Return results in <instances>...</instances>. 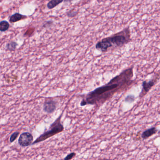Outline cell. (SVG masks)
<instances>
[{
    "label": "cell",
    "mask_w": 160,
    "mask_h": 160,
    "mask_svg": "<svg viewBox=\"0 0 160 160\" xmlns=\"http://www.w3.org/2000/svg\"><path fill=\"white\" fill-rule=\"evenodd\" d=\"M133 77V67L125 69L106 84L88 93L81 102V106L102 104L116 93L129 88L135 82Z\"/></svg>",
    "instance_id": "obj_1"
},
{
    "label": "cell",
    "mask_w": 160,
    "mask_h": 160,
    "mask_svg": "<svg viewBox=\"0 0 160 160\" xmlns=\"http://www.w3.org/2000/svg\"><path fill=\"white\" fill-rule=\"evenodd\" d=\"M131 41L129 26L111 36L103 38L97 43L96 48L102 52H106L110 48L123 47Z\"/></svg>",
    "instance_id": "obj_2"
},
{
    "label": "cell",
    "mask_w": 160,
    "mask_h": 160,
    "mask_svg": "<svg viewBox=\"0 0 160 160\" xmlns=\"http://www.w3.org/2000/svg\"><path fill=\"white\" fill-rule=\"evenodd\" d=\"M62 117V114L51 125L49 129L47 131L45 132L44 133L41 134L32 143V144H35L37 143L40 142L42 141H45L47 139L62 132L64 130V127L61 123Z\"/></svg>",
    "instance_id": "obj_3"
},
{
    "label": "cell",
    "mask_w": 160,
    "mask_h": 160,
    "mask_svg": "<svg viewBox=\"0 0 160 160\" xmlns=\"http://www.w3.org/2000/svg\"><path fill=\"white\" fill-rule=\"evenodd\" d=\"M158 79V77H157L155 78L152 79L148 82L146 81L143 82L142 84V91L139 95V97L141 98H143L151 90V88L156 84Z\"/></svg>",
    "instance_id": "obj_4"
},
{
    "label": "cell",
    "mask_w": 160,
    "mask_h": 160,
    "mask_svg": "<svg viewBox=\"0 0 160 160\" xmlns=\"http://www.w3.org/2000/svg\"><path fill=\"white\" fill-rule=\"evenodd\" d=\"M32 135L29 132H23L20 136L18 143L22 147H27L32 143Z\"/></svg>",
    "instance_id": "obj_5"
},
{
    "label": "cell",
    "mask_w": 160,
    "mask_h": 160,
    "mask_svg": "<svg viewBox=\"0 0 160 160\" xmlns=\"http://www.w3.org/2000/svg\"><path fill=\"white\" fill-rule=\"evenodd\" d=\"M57 103L53 100H48L45 102L43 106V110L48 113H52L56 110Z\"/></svg>",
    "instance_id": "obj_6"
},
{
    "label": "cell",
    "mask_w": 160,
    "mask_h": 160,
    "mask_svg": "<svg viewBox=\"0 0 160 160\" xmlns=\"http://www.w3.org/2000/svg\"><path fill=\"white\" fill-rule=\"evenodd\" d=\"M157 132H158V130L156 128L153 127V128H150L142 132V138L143 139H148L152 136V135L156 134Z\"/></svg>",
    "instance_id": "obj_7"
},
{
    "label": "cell",
    "mask_w": 160,
    "mask_h": 160,
    "mask_svg": "<svg viewBox=\"0 0 160 160\" xmlns=\"http://www.w3.org/2000/svg\"><path fill=\"white\" fill-rule=\"evenodd\" d=\"M64 1V0H51L47 4V7L49 9H52L61 3L62 2Z\"/></svg>",
    "instance_id": "obj_8"
},
{
    "label": "cell",
    "mask_w": 160,
    "mask_h": 160,
    "mask_svg": "<svg viewBox=\"0 0 160 160\" xmlns=\"http://www.w3.org/2000/svg\"><path fill=\"white\" fill-rule=\"evenodd\" d=\"M23 17L25 18V17L22 16L19 13H16V14H14L10 17L9 21L11 22H16L18 21L21 20Z\"/></svg>",
    "instance_id": "obj_9"
},
{
    "label": "cell",
    "mask_w": 160,
    "mask_h": 160,
    "mask_svg": "<svg viewBox=\"0 0 160 160\" xmlns=\"http://www.w3.org/2000/svg\"><path fill=\"white\" fill-rule=\"evenodd\" d=\"M9 24L8 22L6 21H3L0 22V31L1 32H5L7 31L9 28Z\"/></svg>",
    "instance_id": "obj_10"
},
{
    "label": "cell",
    "mask_w": 160,
    "mask_h": 160,
    "mask_svg": "<svg viewBox=\"0 0 160 160\" xmlns=\"http://www.w3.org/2000/svg\"><path fill=\"white\" fill-rule=\"evenodd\" d=\"M78 14V11L76 9H73L68 11L67 13V16L69 18H74Z\"/></svg>",
    "instance_id": "obj_11"
},
{
    "label": "cell",
    "mask_w": 160,
    "mask_h": 160,
    "mask_svg": "<svg viewBox=\"0 0 160 160\" xmlns=\"http://www.w3.org/2000/svg\"><path fill=\"white\" fill-rule=\"evenodd\" d=\"M19 133L18 132H15L12 134L10 138V142H14V141L17 139V137L18 136Z\"/></svg>",
    "instance_id": "obj_12"
},
{
    "label": "cell",
    "mask_w": 160,
    "mask_h": 160,
    "mask_svg": "<svg viewBox=\"0 0 160 160\" xmlns=\"http://www.w3.org/2000/svg\"><path fill=\"white\" fill-rule=\"evenodd\" d=\"M76 156V154L74 152L73 153H70V154H68L65 158L64 160H70L72 159L73 158H74L75 156Z\"/></svg>",
    "instance_id": "obj_13"
},
{
    "label": "cell",
    "mask_w": 160,
    "mask_h": 160,
    "mask_svg": "<svg viewBox=\"0 0 160 160\" xmlns=\"http://www.w3.org/2000/svg\"><path fill=\"white\" fill-rule=\"evenodd\" d=\"M131 100V101L133 102L134 100V97L133 96H129L128 97H127V98H126V99H125V101L126 102H130V100Z\"/></svg>",
    "instance_id": "obj_14"
},
{
    "label": "cell",
    "mask_w": 160,
    "mask_h": 160,
    "mask_svg": "<svg viewBox=\"0 0 160 160\" xmlns=\"http://www.w3.org/2000/svg\"><path fill=\"white\" fill-rule=\"evenodd\" d=\"M74 1V0H65V2H71L72 1Z\"/></svg>",
    "instance_id": "obj_15"
},
{
    "label": "cell",
    "mask_w": 160,
    "mask_h": 160,
    "mask_svg": "<svg viewBox=\"0 0 160 160\" xmlns=\"http://www.w3.org/2000/svg\"><path fill=\"white\" fill-rule=\"evenodd\" d=\"M159 134H160V131L159 132Z\"/></svg>",
    "instance_id": "obj_16"
}]
</instances>
